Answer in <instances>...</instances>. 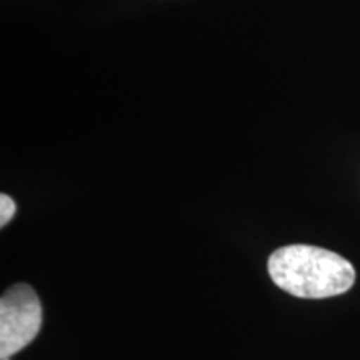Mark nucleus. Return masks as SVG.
I'll list each match as a JSON object with an SVG mask.
<instances>
[{
    "mask_svg": "<svg viewBox=\"0 0 360 360\" xmlns=\"http://www.w3.org/2000/svg\"><path fill=\"white\" fill-rule=\"evenodd\" d=\"M269 276L278 289L294 297L327 299L352 289L355 269L335 252L295 244L272 252Z\"/></svg>",
    "mask_w": 360,
    "mask_h": 360,
    "instance_id": "nucleus-1",
    "label": "nucleus"
},
{
    "mask_svg": "<svg viewBox=\"0 0 360 360\" xmlns=\"http://www.w3.org/2000/svg\"><path fill=\"white\" fill-rule=\"evenodd\" d=\"M42 327V305L35 290L27 283L8 287L0 299V359L25 349Z\"/></svg>",
    "mask_w": 360,
    "mask_h": 360,
    "instance_id": "nucleus-2",
    "label": "nucleus"
},
{
    "mask_svg": "<svg viewBox=\"0 0 360 360\" xmlns=\"http://www.w3.org/2000/svg\"><path fill=\"white\" fill-rule=\"evenodd\" d=\"M15 202H13L11 197L2 193L0 195V227H6V225L11 222L13 215H15Z\"/></svg>",
    "mask_w": 360,
    "mask_h": 360,
    "instance_id": "nucleus-3",
    "label": "nucleus"
}]
</instances>
